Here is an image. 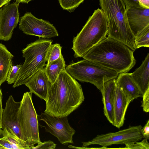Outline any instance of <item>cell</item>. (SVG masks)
<instances>
[{"mask_svg": "<svg viewBox=\"0 0 149 149\" xmlns=\"http://www.w3.org/2000/svg\"><path fill=\"white\" fill-rule=\"evenodd\" d=\"M84 99L81 86L65 68L48 91L44 112L55 117L68 116L78 108Z\"/></svg>", "mask_w": 149, "mask_h": 149, "instance_id": "obj_1", "label": "cell"}, {"mask_svg": "<svg viewBox=\"0 0 149 149\" xmlns=\"http://www.w3.org/2000/svg\"><path fill=\"white\" fill-rule=\"evenodd\" d=\"M134 51L123 43L108 37L90 49L82 57L116 72H129L135 65Z\"/></svg>", "mask_w": 149, "mask_h": 149, "instance_id": "obj_2", "label": "cell"}, {"mask_svg": "<svg viewBox=\"0 0 149 149\" xmlns=\"http://www.w3.org/2000/svg\"><path fill=\"white\" fill-rule=\"evenodd\" d=\"M108 24V37L125 44L135 51V36L128 23L126 5L123 0H99Z\"/></svg>", "mask_w": 149, "mask_h": 149, "instance_id": "obj_3", "label": "cell"}, {"mask_svg": "<svg viewBox=\"0 0 149 149\" xmlns=\"http://www.w3.org/2000/svg\"><path fill=\"white\" fill-rule=\"evenodd\" d=\"M108 26L101 9L95 10L85 25L73 40L72 49L75 58L82 57L90 49L106 37Z\"/></svg>", "mask_w": 149, "mask_h": 149, "instance_id": "obj_4", "label": "cell"}, {"mask_svg": "<svg viewBox=\"0 0 149 149\" xmlns=\"http://www.w3.org/2000/svg\"><path fill=\"white\" fill-rule=\"evenodd\" d=\"M51 40L39 38L27 45L22 50L25 61L20 70L13 88L25 84L30 78L46 66L48 52L52 44Z\"/></svg>", "mask_w": 149, "mask_h": 149, "instance_id": "obj_5", "label": "cell"}, {"mask_svg": "<svg viewBox=\"0 0 149 149\" xmlns=\"http://www.w3.org/2000/svg\"><path fill=\"white\" fill-rule=\"evenodd\" d=\"M65 69L73 78L93 84L101 91L106 82L117 78L115 71L84 59L67 65Z\"/></svg>", "mask_w": 149, "mask_h": 149, "instance_id": "obj_6", "label": "cell"}, {"mask_svg": "<svg viewBox=\"0 0 149 149\" xmlns=\"http://www.w3.org/2000/svg\"><path fill=\"white\" fill-rule=\"evenodd\" d=\"M32 93H24L20 101L18 120L22 140L31 148L41 142L39 136L37 114L32 99Z\"/></svg>", "mask_w": 149, "mask_h": 149, "instance_id": "obj_7", "label": "cell"}, {"mask_svg": "<svg viewBox=\"0 0 149 149\" xmlns=\"http://www.w3.org/2000/svg\"><path fill=\"white\" fill-rule=\"evenodd\" d=\"M142 127L140 125L130 127L114 132L97 135L93 139L82 142V147L97 145L102 148L113 145L125 144L127 143L139 141L143 138L141 134Z\"/></svg>", "mask_w": 149, "mask_h": 149, "instance_id": "obj_8", "label": "cell"}, {"mask_svg": "<svg viewBox=\"0 0 149 149\" xmlns=\"http://www.w3.org/2000/svg\"><path fill=\"white\" fill-rule=\"evenodd\" d=\"M38 120L44 122L43 125L46 131L56 137L64 145L73 143V135L76 132L69 123L68 116L59 117L51 116L45 112L37 115Z\"/></svg>", "mask_w": 149, "mask_h": 149, "instance_id": "obj_9", "label": "cell"}, {"mask_svg": "<svg viewBox=\"0 0 149 149\" xmlns=\"http://www.w3.org/2000/svg\"><path fill=\"white\" fill-rule=\"evenodd\" d=\"M19 28L27 35L42 38H49L58 36V31L49 22L34 16L31 12H26L20 17Z\"/></svg>", "mask_w": 149, "mask_h": 149, "instance_id": "obj_10", "label": "cell"}, {"mask_svg": "<svg viewBox=\"0 0 149 149\" xmlns=\"http://www.w3.org/2000/svg\"><path fill=\"white\" fill-rule=\"evenodd\" d=\"M19 3L6 4L0 9V40H10L19 21Z\"/></svg>", "mask_w": 149, "mask_h": 149, "instance_id": "obj_11", "label": "cell"}, {"mask_svg": "<svg viewBox=\"0 0 149 149\" xmlns=\"http://www.w3.org/2000/svg\"><path fill=\"white\" fill-rule=\"evenodd\" d=\"M20 104V102H17L14 100L12 95L9 97L2 112L1 126L3 130L6 129L22 140L18 120Z\"/></svg>", "mask_w": 149, "mask_h": 149, "instance_id": "obj_12", "label": "cell"}, {"mask_svg": "<svg viewBox=\"0 0 149 149\" xmlns=\"http://www.w3.org/2000/svg\"><path fill=\"white\" fill-rule=\"evenodd\" d=\"M126 10L129 26L135 36L149 25V9L126 6Z\"/></svg>", "mask_w": 149, "mask_h": 149, "instance_id": "obj_13", "label": "cell"}, {"mask_svg": "<svg viewBox=\"0 0 149 149\" xmlns=\"http://www.w3.org/2000/svg\"><path fill=\"white\" fill-rule=\"evenodd\" d=\"M52 84L43 69L34 74L25 85L29 88V92L46 101Z\"/></svg>", "mask_w": 149, "mask_h": 149, "instance_id": "obj_14", "label": "cell"}, {"mask_svg": "<svg viewBox=\"0 0 149 149\" xmlns=\"http://www.w3.org/2000/svg\"><path fill=\"white\" fill-rule=\"evenodd\" d=\"M130 103L122 90L116 85L114 95L113 126L119 129L124 123L125 116Z\"/></svg>", "mask_w": 149, "mask_h": 149, "instance_id": "obj_15", "label": "cell"}, {"mask_svg": "<svg viewBox=\"0 0 149 149\" xmlns=\"http://www.w3.org/2000/svg\"><path fill=\"white\" fill-rule=\"evenodd\" d=\"M116 86V79H111L104 83L100 91L102 96L104 115L108 121L113 125L114 124V95Z\"/></svg>", "mask_w": 149, "mask_h": 149, "instance_id": "obj_16", "label": "cell"}, {"mask_svg": "<svg viewBox=\"0 0 149 149\" xmlns=\"http://www.w3.org/2000/svg\"><path fill=\"white\" fill-rule=\"evenodd\" d=\"M116 79V85L123 91L129 102L141 96L139 90L133 80L130 73L119 74Z\"/></svg>", "mask_w": 149, "mask_h": 149, "instance_id": "obj_17", "label": "cell"}, {"mask_svg": "<svg viewBox=\"0 0 149 149\" xmlns=\"http://www.w3.org/2000/svg\"><path fill=\"white\" fill-rule=\"evenodd\" d=\"M130 74L142 95L149 88V53L141 65Z\"/></svg>", "mask_w": 149, "mask_h": 149, "instance_id": "obj_18", "label": "cell"}, {"mask_svg": "<svg viewBox=\"0 0 149 149\" xmlns=\"http://www.w3.org/2000/svg\"><path fill=\"white\" fill-rule=\"evenodd\" d=\"M4 135L0 138V149H26L31 147L25 141L18 138L6 129L4 130Z\"/></svg>", "mask_w": 149, "mask_h": 149, "instance_id": "obj_19", "label": "cell"}, {"mask_svg": "<svg viewBox=\"0 0 149 149\" xmlns=\"http://www.w3.org/2000/svg\"><path fill=\"white\" fill-rule=\"evenodd\" d=\"M13 57L6 46L0 43V88L1 84L6 81L9 69L13 65Z\"/></svg>", "mask_w": 149, "mask_h": 149, "instance_id": "obj_20", "label": "cell"}, {"mask_svg": "<svg viewBox=\"0 0 149 149\" xmlns=\"http://www.w3.org/2000/svg\"><path fill=\"white\" fill-rule=\"evenodd\" d=\"M65 68V62L62 54L57 59L47 64L44 69L49 80L53 84L61 72Z\"/></svg>", "mask_w": 149, "mask_h": 149, "instance_id": "obj_21", "label": "cell"}, {"mask_svg": "<svg viewBox=\"0 0 149 149\" xmlns=\"http://www.w3.org/2000/svg\"><path fill=\"white\" fill-rule=\"evenodd\" d=\"M136 49L141 47H149V25L141 30L135 36Z\"/></svg>", "mask_w": 149, "mask_h": 149, "instance_id": "obj_22", "label": "cell"}, {"mask_svg": "<svg viewBox=\"0 0 149 149\" xmlns=\"http://www.w3.org/2000/svg\"><path fill=\"white\" fill-rule=\"evenodd\" d=\"M62 47L60 44H52L49 50L47 59V64L58 59L62 54Z\"/></svg>", "mask_w": 149, "mask_h": 149, "instance_id": "obj_23", "label": "cell"}, {"mask_svg": "<svg viewBox=\"0 0 149 149\" xmlns=\"http://www.w3.org/2000/svg\"><path fill=\"white\" fill-rule=\"evenodd\" d=\"M85 0H58L60 5L64 10L73 12Z\"/></svg>", "mask_w": 149, "mask_h": 149, "instance_id": "obj_24", "label": "cell"}, {"mask_svg": "<svg viewBox=\"0 0 149 149\" xmlns=\"http://www.w3.org/2000/svg\"><path fill=\"white\" fill-rule=\"evenodd\" d=\"M22 65L19 64L15 65H12L8 72L6 81L10 84L14 83L17 80Z\"/></svg>", "mask_w": 149, "mask_h": 149, "instance_id": "obj_25", "label": "cell"}, {"mask_svg": "<svg viewBox=\"0 0 149 149\" xmlns=\"http://www.w3.org/2000/svg\"><path fill=\"white\" fill-rule=\"evenodd\" d=\"M123 148L133 149H149V144L148 140L144 138L140 142L136 141L127 143L125 144Z\"/></svg>", "mask_w": 149, "mask_h": 149, "instance_id": "obj_26", "label": "cell"}, {"mask_svg": "<svg viewBox=\"0 0 149 149\" xmlns=\"http://www.w3.org/2000/svg\"><path fill=\"white\" fill-rule=\"evenodd\" d=\"M56 146V144L53 141L49 140L38 143L36 146H34L32 149H54L55 148Z\"/></svg>", "mask_w": 149, "mask_h": 149, "instance_id": "obj_27", "label": "cell"}, {"mask_svg": "<svg viewBox=\"0 0 149 149\" xmlns=\"http://www.w3.org/2000/svg\"><path fill=\"white\" fill-rule=\"evenodd\" d=\"M143 99L141 107L144 111L149 112V88L142 95Z\"/></svg>", "mask_w": 149, "mask_h": 149, "instance_id": "obj_28", "label": "cell"}, {"mask_svg": "<svg viewBox=\"0 0 149 149\" xmlns=\"http://www.w3.org/2000/svg\"><path fill=\"white\" fill-rule=\"evenodd\" d=\"M141 134L143 138L147 140L149 139V120L146 122V123L142 127L141 129Z\"/></svg>", "mask_w": 149, "mask_h": 149, "instance_id": "obj_29", "label": "cell"}, {"mask_svg": "<svg viewBox=\"0 0 149 149\" xmlns=\"http://www.w3.org/2000/svg\"><path fill=\"white\" fill-rule=\"evenodd\" d=\"M126 6H134L137 7H141L138 0H123Z\"/></svg>", "mask_w": 149, "mask_h": 149, "instance_id": "obj_30", "label": "cell"}, {"mask_svg": "<svg viewBox=\"0 0 149 149\" xmlns=\"http://www.w3.org/2000/svg\"><path fill=\"white\" fill-rule=\"evenodd\" d=\"M138 1L141 7L149 9V0H138Z\"/></svg>", "mask_w": 149, "mask_h": 149, "instance_id": "obj_31", "label": "cell"}, {"mask_svg": "<svg viewBox=\"0 0 149 149\" xmlns=\"http://www.w3.org/2000/svg\"><path fill=\"white\" fill-rule=\"evenodd\" d=\"M3 97V95L1 91V90L0 88V129H1V116L3 111V108L2 105V100Z\"/></svg>", "mask_w": 149, "mask_h": 149, "instance_id": "obj_32", "label": "cell"}, {"mask_svg": "<svg viewBox=\"0 0 149 149\" xmlns=\"http://www.w3.org/2000/svg\"><path fill=\"white\" fill-rule=\"evenodd\" d=\"M11 0H0V8L3 6L8 4Z\"/></svg>", "mask_w": 149, "mask_h": 149, "instance_id": "obj_33", "label": "cell"}, {"mask_svg": "<svg viewBox=\"0 0 149 149\" xmlns=\"http://www.w3.org/2000/svg\"><path fill=\"white\" fill-rule=\"evenodd\" d=\"M33 0H16V2L18 3H28L29 2Z\"/></svg>", "mask_w": 149, "mask_h": 149, "instance_id": "obj_34", "label": "cell"}, {"mask_svg": "<svg viewBox=\"0 0 149 149\" xmlns=\"http://www.w3.org/2000/svg\"><path fill=\"white\" fill-rule=\"evenodd\" d=\"M4 135V132L1 129H0V138L2 137Z\"/></svg>", "mask_w": 149, "mask_h": 149, "instance_id": "obj_35", "label": "cell"}]
</instances>
